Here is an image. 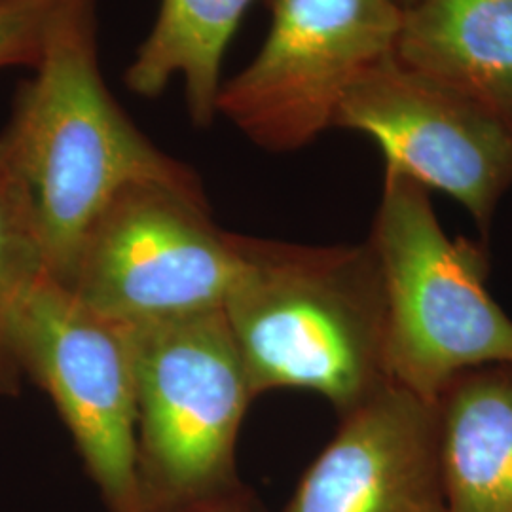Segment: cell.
<instances>
[{"instance_id": "obj_1", "label": "cell", "mask_w": 512, "mask_h": 512, "mask_svg": "<svg viewBox=\"0 0 512 512\" xmlns=\"http://www.w3.org/2000/svg\"><path fill=\"white\" fill-rule=\"evenodd\" d=\"M37 76L23 84L0 137L29 184L48 272L61 283L93 220L129 184L205 196L192 167L137 128L99 65L95 0H69Z\"/></svg>"}, {"instance_id": "obj_2", "label": "cell", "mask_w": 512, "mask_h": 512, "mask_svg": "<svg viewBox=\"0 0 512 512\" xmlns=\"http://www.w3.org/2000/svg\"><path fill=\"white\" fill-rule=\"evenodd\" d=\"M222 311L255 397L306 389L344 416L391 382L384 277L368 241L315 247L245 236Z\"/></svg>"}, {"instance_id": "obj_3", "label": "cell", "mask_w": 512, "mask_h": 512, "mask_svg": "<svg viewBox=\"0 0 512 512\" xmlns=\"http://www.w3.org/2000/svg\"><path fill=\"white\" fill-rule=\"evenodd\" d=\"M368 245L384 277L393 384L435 403L461 372L512 363V319L486 287V251L444 232L427 188L385 167Z\"/></svg>"}, {"instance_id": "obj_4", "label": "cell", "mask_w": 512, "mask_h": 512, "mask_svg": "<svg viewBox=\"0 0 512 512\" xmlns=\"http://www.w3.org/2000/svg\"><path fill=\"white\" fill-rule=\"evenodd\" d=\"M131 338L143 511L234 490L239 427L256 397L224 311L137 325Z\"/></svg>"}, {"instance_id": "obj_5", "label": "cell", "mask_w": 512, "mask_h": 512, "mask_svg": "<svg viewBox=\"0 0 512 512\" xmlns=\"http://www.w3.org/2000/svg\"><path fill=\"white\" fill-rule=\"evenodd\" d=\"M243 239L213 222L207 196L129 184L86 230L61 285L129 327L222 310Z\"/></svg>"}, {"instance_id": "obj_6", "label": "cell", "mask_w": 512, "mask_h": 512, "mask_svg": "<svg viewBox=\"0 0 512 512\" xmlns=\"http://www.w3.org/2000/svg\"><path fill=\"white\" fill-rule=\"evenodd\" d=\"M272 23L255 59L222 82L217 116L270 152L334 128L349 90L395 54L397 0H264Z\"/></svg>"}, {"instance_id": "obj_7", "label": "cell", "mask_w": 512, "mask_h": 512, "mask_svg": "<svg viewBox=\"0 0 512 512\" xmlns=\"http://www.w3.org/2000/svg\"><path fill=\"white\" fill-rule=\"evenodd\" d=\"M16 353L21 372L54 401L109 511L145 512L131 327L88 308L48 275L19 317Z\"/></svg>"}, {"instance_id": "obj_8", "label": "cell", "mask_w": 512, "mask_h": 512, "mask_svg": "<svg viewBox=\"0 0 512 512\" xmlns=\"http://www.w3.org/2000/svg\"><path fill=\"white\" fill-rule=\"evenodd\" d=\"M334 128L372 139L387 169L461 203L484 234L512 188L511 124L395 54L349 90Z\"/></svg>"}, {"instance_id": "obj_9", "label": "cell", "mask_w": 512, "mask_h": 512, "mask_svg": "<svg viewBox=\"0 0 512 512\" xmlns=\"http://www.w3.org/2000/svg\"><path fill=\"white\" fill-rule=\"evenodd\" d=\"M283 512H448L435 403L389 382L340 416Z\"/></svg>"}, {"instance_id": "obj_10", "label": "cell", "mask_w": 512, "mask_h": 512, "mask_svg": "<svg viewBox=\"0 0 512 512\" xmlns=\"http://www.w3.org/2000/svg\"><path fill=\"white\" fill-rule=\"evenodd\" d=\"M395 57L512 126V0H418Z\"/></svg>"}, {"instance_id": "obj_11", "label": "cell", "mask_w": 512, "mask_h": 512, "mask_svg": "<svg viewBox=\"0 0 512 512\" xmlns=\"http://www.w3.org/2000/svg\"><path fill=\"white\" fill-rule=\"evenodd\" d=\"M435 412L448 512H512V363L461 372Z\"/></svg>"}, {"instance_id": "obj_12", "label": "cell", "mask_w": 512, "mask_h": 512, "mask_svg": "<svg viewBox=\"0 0 512 512\" xmlns=\"http://www.w3.org/2000/svg\"><path fill=\"white\" fill-rule=\"evenodd\" d=\"M255 0H160L148 37L124 73L139 97H160L181 76L192 124L217 118L222 63L239 23Z\"/></svg>"}, {"instance_id": "obj_13", "label": "cell", "mask_w": 512, "mask_h": 512, "mask_svg": "<svg viewBox=\"0 0 512 512\" xmlns=\"http://www.w3.org/2000/svg\"><path fill=\"white\" fill-rule=\"evenodd\" d=\"M50 275L29 184L0 137V393L16 395L23 378L16 353L19 317Z\"/></svg>"}, {"instance_id": "obj_14", "label": "cell", "mask_w": 512, "mask_h": 512, "mask_svg": "<svg viewBox=\"0 0 512 512\" xmlns=\"http://www.w3.org/2000/svg\"><path fill=\"white\" fill-rule=\"evenodd\" d=\"M69 0H0V69L37 67Z\"/></svg>"}, {"instance_id": "obj_15", "label": "cell", "mask_w": 512, "mask_h": 512, "mask_svg": "<svg viewBox=\"0 0 512 512\" xmlns=\"http://www.w3.org/2000/svg\"><path fill=\"white\" fill-rule=\"evenodd\" d=\"M175 512H266L251 488L239 484L234 490L209 497Z\"/></svg>"}, {"instance_id": "obj_16", "label": "cell", "mask_w": 512, "mask_h": 512, "mask_svg": "<svg viewBox=\"0 0 512 512\" xmlns=\"http://www.w3.org/2000/svg\"><path fill=\"white\" fill-rule=\"evenodd\" d=\"M397 2H399L403 8H408V6H412V4L418 2V0H397Z\"/></svg>"}]
</instances>
